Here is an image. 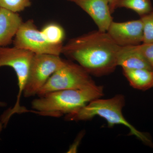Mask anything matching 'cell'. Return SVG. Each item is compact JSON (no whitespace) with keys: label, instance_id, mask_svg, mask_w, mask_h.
I'll return each instance as SVG.
<instances>
[{"label":"cell","instance_id":"10","mask_svg":"<svg viewBox=\"0 0 153 153\" xmlns=\"http://www.w3.org/2000/svg\"><path fill=\"white\" fill-rule=\"evenodd\" d=\"M117 66L123 69H146L152 67L140 50L139 45L120 47L117 52Z\"/></svg>","mask_w":153,"mask_h":153},{"label":"cell","instance_id":"5","mask_svg":"<svg viewBox=\"0 0 153 153\" xmlns=\"http://www.w3.org/2000/svg\"><path fill=\"white\" fill-rule=\"evenodd\" d=\"M95 85L90 74L82 66L66 60L63 66L51 75L37 95L40 97L56 91L83 89Z\"/></svg>","mask_w":153,"mask_h":153},{"label":"cell","instance_id":"7","mask_svg":"<svg viewBox=\"0 0 153 153\" xmlns=\"http://www.w3.org/2000/svg\"><path fill=\"white\" fill-rule=\"evenodd\" d=\"M14 47L26 49L35 54H50L60 56L63 45L51 44L46 40L34 21L22 22L13 41Z\"/></svg>","mask_w":153,"mask_h":153},{"label":"cell","instance_id":"11","mask_svg":"<svg viewBox=\"0 0 153 153\" xmlns=\"http://www.w3.org/2000/svg\"><path fill=\"white\" fill-rule=\"evenodd\" d=\"M23 22L18 13L0 7V47H5L13 42Z\"/></svg>","mask_w":153,"mask_h":153},{"label":"cell","instance_id":"2","mask_svg":"<svg viewBox=\"0 0 153 153\" xmlns=\"http://www.w3.org/2000/svg\"><path fill=\"white\" fill-rule=\"evenodd\" d=\"M103 88L97 85L83 89L52 91L33 100L32 108L36 113L60 117L76 112L89 102L103 96Z\"/></svg>","mask_w":153,"mask_h":153},{"label":"cell","instance_id":"9","mask_svg":"<svg viewBox=\"0 0 153 153\" xmlns=\"http://www.w3.org/2000/svg\"><path fill=\"white\" fill-rule=\"evenodd\" d=\"M74 3L90 16L98 30L106 32L113 21L108 0H67Z\"/></svg>","mask_w":153,"mask_h":153},{"label":"cell","instance_id":"18","mask_svg":"<svg viewBox=\"0 0 153 153\" xmlns=\"http://www.w3.org/2000/svg\"><path fill=\"white\" fill-rule=\"evenodd\" d=\"M118 0H108L111 12L113 13L116 10V5Z\"/></svg>","mask_w":153,"mask_h":153},{"label":"cell","instance_id":"3","mask_svg":"<svg viewBox=\"0 0 153 153\" xmlns=\"http://www.w3.org/2000/svg\"><path fill=\"white\" fill-rule=\"evenodd\" d=\"M125 105V99L122 94H117L112 98H98L92 100L76 112L66 115L68 121L87 120L97 116L106 121L108 127L116 125H121L129 130V134L135 136L146 144L152 146V141L147 135L137 130L129 123L123 114V108Z\"/></svg>","mask_w":153,"mask_h":153},{"label":"cell","instance_id":"14","mask_svg":"<svg viewBox=\"0 0 153 153\" xmlns=\"http://www.w3.org/2000/svg\"><path fill=\"white\" fill-rule=\"evenodd\" d=\"M118 8L131 10L138 14L140 17L153 10L151 0H118L116 9Z\"/></svg>","mask_w":153,"mask_h":153},{"label":"cell","instance_id":"1","mask_svg":"<svg viewBox=\"0 0 153 153\" xmlns=\"http://www.w3.org/2000/svg\"><path fill=\"white\" fill-rule=\"evenodd\" d=\"M119 47L107 32L98 30L70 39L63 45L62 54L90 75L99 76L112 73L117 67Z\"/></svg>","mask_w":153,"mask_h":153},{"label":"cell","instance_id":"8","mask_svg":"<svg viewBox=\"0 0 153 153\" xmlns=\"http://www.w3.org/2000/svg\"><path fill=\"white\" fill-rule=\"evenodd\" d=\"M106 32L120 47L140 45L143 41V25L140 19L124 22L113 21Z\"/></svg>","mask_w":153,"mask_h":153},{"label":"cell","instance_id":"12","mask_svg":"<svg viewBox=\"0 0 153 153\" xmlns=\"http://www.w3.org/2000/svg\"><path fill=\"white\" fill-rule=\"evenodd\" d=\"M132 87L145 91L153 87V71L146 69H123Z\"/></svg>","mask_w":153,"mask_h":153},{"label":"cell","instance_id":"16","mask_svg":"<svg viewBox=\"0 0 153 153\" xmlns=\"http://www.w3.org/2000/svg\"><path fill=\"white\" fill-rule=\"evenodd\" d=\"M143 29V43H153V10L140 16Z\"/></svg>","mask_w":153,"mask_h":153},{"label":"cell","instance_id":"4","mask_svg":"<svg viewBox=\"0 0 153 153\" xmlns=\"http://www.w3.org/2000/svg\"><path fill=\"white\" fill-rule=\"evenodd\" d=\"M34 55L33 52L14 46L0 47V68L9 66L14 69L17 75L19 88L16 102L13 107L9 109L4 114V117L7 121H9L15 114L25 112L26 110L20 105V101Z\"/></svg>","mask_w":153,"mask_h":153},{"label":"cell","instance_id":"20","mask_svg":"<svg viewBox=\"0 0 153 153\" xmlns=\"http://www.w3.org/2000/svg\"><path fill=\"white\" fill-rule=\"evenodd\" d=\"M2 123H0V131H1V130L2 128Z\"/></svg>","mask_w":153,"mask_h":153},{"label":"cell","instance_id":"15","mask_svg":"<svg viewBox=\"0 0 153 153\" xmlns=\"http://www.w3.org/2000/svg\"><path fill=\"white\" fill-rule=\"evenodd\" d=\"M32 0H0V7L14 13L25 10L32 4Z\"/></svg>","mask_w":153,"mask_h":153},{"label":"cell","instance_id":"19","mask_svg":"<svg viewBox=\"0 0 153 153\" xmlns=\"http://www.w3.org/2000/svg\"><path fill=\"white\" fill-rule=\"evenodd\" d=\"M6 103L5 102H2L0 101V107H4L6 106Z\"/></svg>","mask_w":153,"mask_h":153},{"label":"cell","instance_id":"17","mask_svg":"<svg viewBox=\"0 0 153 153\" xmlns=\"http://www.w3.org/2000/svg\"><path fill=\"white\" fill-rule=\"evenodd\" d=\"M140 50L153 69V43H143L139 45Z\"/></svg>","mask_w":153,"mask_h":153},{"label":"cell","instance_id":"13","mask_svg":"<svg viewBox=\"0 0 153 153\" xmlns=\"http://www.w3.org/2000/svg\"><path fill=\"white\" fill-rule=\"evenodd\" d=\"M43 36L49 43L53 45H63L66 38L64 28L57 23L50 22L44 26L41 30Z\"/></svg>","mask_w":153,"mask_h":153},{"label":"cell","instance_id":"6","mask_svg":"<svg viewBox=\"0 0 153 153\" xmlns=\"http://www.w3.org/2000/svg\"><path fill=\"white\" fill-rule=\"evenodd\" d=\"M66 60L58 55L35 54L24 89V97L37 95L50 76L65 63Z\"/></svg>","mask_w":153,"mask_h":153}]
</instances>
